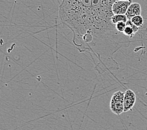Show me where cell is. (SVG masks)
I'll use <instances>...</instances> for the list:
<instances>
[{
    "label": "cell",
    "mask_w": 147,
    "mask_h": 130,
    "mask_svg": "<svg viewBox=\"0 0 147 130\" xmlns=\"http://www.w3.org/2000/svg\"><path fill=\"white\" fill-rule=\"evenodd\" d=\"M116 1H65L60 6L62 21L79 34L96 33L113 25L112 6Z\"/></svg>",
    "instance_id": "6da1fadb"
},
{
    "label": "cell",
    "mask_w": 147,
    "mask_h": 130,
    "mask_svg": "<svg viewBox=\"0 0 147 130\" xmlns=\"http://www.w3.org/2000/svg\"><path fill=\"white\" fill-rule=\"evenodd\" d=\"M125 93L118 91L113 95L110 101V109L116 115H120L124 112Z\"/></svg>",
    "instance_id": "7a4b0ae2"
},
{
    "label": "cell",
    "mask_w": 147,
    "mask_h": 130,
    "mask_svg": "<svg viewBox=\"0 0 147 130\" xmlns=\"http://www.w3.org/2000/svg\"><path fill=\"white\" fill-rule=\"evenodd\" d=\"M133 3L130 0H118L112 6V11L114 15H125L129 6Z\"/></svg>",
    "instance_id": "3957f363"
},
{
    "label": "cell",
    "mask_w": 147,
    "mask_h": 130,
    "mask_svg": "<svg viewBox=\"0 0 147 130\" xmlns=\"http://www.w3.org/2000/svg\"><path fill=\"white\" fill-rule=\"evenodd\" d=\"M136 103V95L131 89H127L124 96V112L129 111L134 106Z\"/></svg>",
    "instance_id": "277c9868"
},
{
    "label": "cell",
    "mask_w": 147,
    "mask_h": 130,
    "mask_svg": "<svg viewBox=\"0 0 147 130\" xmlns=\"http://www.w3.org/2000/svg\"><path fill=\"white\" fill-rule=\"evenodd\" d=\"M142 13V7L140 4L138 3H133L129 6L126 13V16L128 20H131L135 16L141 15Z\"/></svg>",
    "instance_id": "5b68a950"
},
{
    "label": "cell",
    "mask_w": 147,
    "mask_h": 130,
    "mask_svg": "<svg viewBox=\"0 0 147 130\" xmlns=\"http://www.w3.org/2000/svg\"><path fill=\"white\" fill-rule=\"evenodd\" d=\"M128 21L126 15H113L111 19V21L113 25H116L118 23H126Z\"/></svg>",
    "instance_id": "8992f818"
},
{
    "label": "cell",
    "mask_w": 147,
    "mask_h": 130,
    "mask_svg": "<svg viewBox=\"0 0 147 130\" xmlns=\"http://www.w3.org/2000/svg\"><path fill=\"white\" fill-rule=\"evenodd\" d=\"M131 21L132 22L133 25L139 28H142L143 24H144V19H143V18L142 17V15L137 16L134 18H133L131 19Z\"/></svg>",
    "instance_id": "52a82bcc"
},
{
    "label": "cell",
    "mask_w": 147,
    "mask_h": 130,
    "mask_svg": "<svg viewBox=\"0 0 147 130\" xmlns=\"http://www.w3.org/2000/svg\"><path fill=\"white\" fill-rule=\"evenodd\" d=\"M123 33L129 38H133L135 34L134 33V31H133V29L131 27H129V26H126Z\"/></svg>",
    "instance_id": "ba28073f"
},
{
    "label": "cell",
    "mask_w": 147,
    "mask_h": 130,
    "mask_svg": "<svg viewBox=\"0 0 147 130\" xmlns=\"http://www.w3.org/2000/svg\"><path fill=\"white\" fill-rule=\"evenodd\" d=\"M126 27V23L121 22V23H117L116 25H115V29L119 33H123Z\"/></svg>",
    "instance_id": "9c48e42d"
},
{
    "label": "cell",
    "mask_w": 147,
    "mask_h": 130,
    "mask_svg": "<svg viewBox=\"0 0 147 130\" xmlns=\"http://www.w3.org/2000/svg\"><path fill=\"white\" fill-rule=\"evenodd\" d=\"M126 26H129V27H131L133 29V31H134L135 33L138 32V30L140 29L139 28L136 27V26H135L133 24L132 22L131 21V20H128L127 22L126 23Z\"/></svg>",
    "instance_id": "30bf717a"
}]
</instances>
